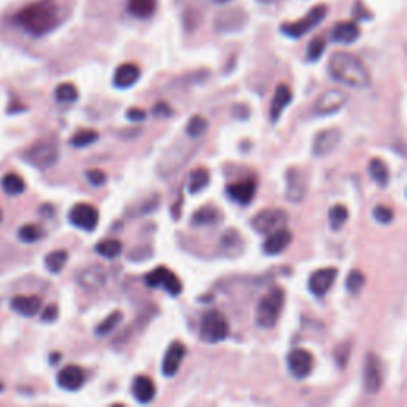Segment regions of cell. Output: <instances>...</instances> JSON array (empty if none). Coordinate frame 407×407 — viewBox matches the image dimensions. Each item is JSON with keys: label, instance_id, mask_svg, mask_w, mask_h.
Returning <instances> with one entry per match:
<instances>
[{"label": "cell", "instance_id": "obj_1", "mask_svg": "<svg viewBox=\"0 0 407 407\" xmlns=\"http://www.w3.org/2000/svg\"><path fill=\"white\" fill-rule=\"evenodd\" d=\"M13 24L34 38L48 36L61 24L59 5L56 0H36L13 16Z\"/></svg>", "mask_w": 407, "mask_h": 407}, {"label": "cell", "instance_id": "obj_2", "mask_svg": "<svg viewBox=\"0 0 407 407\" xmlns=\"http://www.w3.org/2000/svg\"><path fill=\"white\" fill-rule=\"evenodd\" d=\"M331 77L348 88L364 89L371 84V75L363 61L350 53H334L330 59Z\"/></svg>", "mask_w": 407, "mask_h": 407}, {"label": "cell", "instance_id": "obj_3", "mask_svg": "<svg viewBox=\"0 0 407 407\" xmlns=\"http://www.w3.org/2000/svg\"><path fill=\"white\" fill-rule=\"evenodd\" d=\"M285 291L275 286L262 297L256 307V323L262 330H271L279 322L280 313L283 311Z\"/></svg>", "mask_w": 407, "mask_h": 407}, {"label": "cell", "instance_id": "obj_4", "mask_svg": "<svg viewBox=\"0 0 407 407\" xmlns=\"http://www.w3.org/2000/svg\"><path fill=\"white\" fill-rule=\"evenodd\" d=\"M200 339L207 343H218L229 336V323L225 315L218 311L204 313L199 326Z\"/></svg>", "mask_w": 407, "mask_h": 407}, {"label": "cell", "instance_id": "obj_5", "mask_svg": "<svg viewBox=\"0 0 407 407\" xmlns=\"http://www.w3.org/2000/svg\"><path fill=\"white\" fill-rule=\"evenodd\" d=\"M326 15H328V8H326L325 5H317V7H313L299 21L286 22V24L280 26V32L290 38H301L306 36V34L313 31L318 24H322Z\"/></svg>", "mask_w": 407, "mask_h": 407}, {"label": "cell", "instance_id": "obj_6", "mask_svg": "<svg viewBox=\"0 0 407 407\" xmlns=\"http://www.w3.org/2000/svg\"><path fill=\"white\" fill-rule=\"evenodd\" d=\"M24 159L29 164H32L34 168L50 169L59 159V150H57L54 142L42 140L29 148L24 153Z\"/></svg>", "mask_w": 407, "mask_h": 407}, {"label": "cell", "instance_id": "obj_7", "mask_svg": "<svg viewBox=\"0 0 407 407\" xmlns=\"http://www.w3.org/2000/svg\"><path fill=\"white\" fill-rule=\"evenodd\" d=\"M145 283L151 288H164L170 296H180L183 290L180 279L165 266H159L147 274Z\"/></svg>", "mask_w": 407, "mask_h": 407}, {"label": "cell", "instance_id": "obj_8", "mask_svg": "<svg viewBox=\"0 0 407 407\" xmlns=\"http://www.w3.org/2000/svg\"><path fill=\"white\" fill-rule=\"evenodd\" d=\"M68 221L82 231L91 232L99 225V210L91 204L80 202L68 212Z\"/></svg>", "mask_w": 407, "mask_h": 407}, {"label": "cell", "instance_id": "obj_9", "mask_svg": "<svg viewBox=\"0 0 407 407\" xmlns=\"http://www.w3.org/2000/svg\"><path fill=\"white\" fill-rule=\"evenodd\" d=\"M288 223V214L283 209H265L258 214L251 225L260 234H271L275 229L285 228Z\"/></svg>", "mask_w": 407, "mask_h": 407}, {"label": "cell", "instance_id": "obj_10", "mask_svg": "<svg viewBox=\"0 0 407 407\" xmlns=\"http://www.w3.org/2000/svg\"><path fill=\"white\" fill-rule=\"evenodd\" d=\"M286 364H288L290 374L295 379H306L311 376L315 360L313 355L306 348H293L286 357Z\"/></svg>", "mask_w": 407, "mask_h": 407}, {"label": "cell", "instance_id": "obj_11", "mask_svg": "<svg viewBox=\"0 0 407 407\" xmlns=\"http://www.w3.org/2000/svg\"><path fill=\"white\" fill-rule=\"evenodd\" d=\"M382 385H383V376H382L380 361L374 353H368L364 358V366H363L364 392L369 394H376L380 392Z\"/></svg>", "mask_w": 407, "mask_h": 407}, {"label": "cell", "instance_id": "obj_12", "mask_svg": "<svg viewBox=\"0 0 407 407\" xmlns=\"http://www.w3.org/2000/svg\"><path fill=\"white\" fill-rule=\"evenodd\" d=\"M348 101V96L341 89H328L318 97L315 102L313 110L320 117H328V114H334L346 107Z\"/></svg>", "mask_w": 407, "mask_h": 407}, {"label": "cell", "instance_id": "obj_13", "mask_svg": "<svg viewBox=\"0 0 407 407\" xmlns=\"http://www.w3.org/2000/svg\"><path fill=\"white\" fill-rule=\"evenodd\" d=\"M249 16L244 10L239 8H229L221 11L215 18V29L221 34H232L244 29L246 24Z\"/></svg>", "mask_w": 407, "mask_h": 407}, {"label": "cell", "instance_id": "obj_14", "mask_svg": "<svg viewBox=\"0 0 407 407\" xmlns=\"http://www.w3.org/2000/svg\"><path fill=\"white\" fill-rule=\"evenodd\" d=\"M307 193V182L302 172L296 168L286 170V199L293 204H301Z\"/></svg>", "mask_w": 407, "mask_h": 407}, {"label": "cell", "instance_id": "obj_15", "mask_svg": "<svg viewBox=\"0 0 407 407\" xmlns=\"http://www.w3.org/2000/svg\"><path fill=\"white\" fill-rule=\"evenodd\" d=\"M341 139H342L341 129L328 128V129L320 131V133L315 135V140L312 145L313 156H326V154H330L337 145H339Z\"/></svg>", "mask_w": 407, "mask_h": 407}, {"label": "cell", "instance_id": "obj_16", "mask_svg": "<svg viewBox=\"0 0 407 407\" xmlns=\"http://www.w3.org/2000/svg\"><path fill=\"white\" fill-rule=\"evenodd\" d=\"M337 269L336 267H323L320 271H315L311 279H309V290L311 293L317 297H323L328 293L330 288L334 285V280L337 277Z\"/></svg>", "mask_w": 407, "mask_h": 407}, {"label": "cell", "instance_id": "obj_17", "mask_svg": "<svg viewBox=\"0 0 407 407\" xmlns=\"http://www.w3.org/2000/svg\"><path fill=\"white\" fill-rule=\"evenodd\" d=\"M86 374L84 371L75 364H68L66 368H62L57 372L56 382L62 390L66 392H77V390L82 388L84 385Z\"/></svg>", "mask_w": 407, "mask_h": 407}, {"label": "cell", "instance_id": "obj_18", "mask_svg": "<svg viewBox=\"0 0 407 407\" xmlns=\"http://www.w3.org/2000/svg\"><path fill=\"white\" fill-rule=\"evenodd\" d=\"M185 357H186L185 343L180 341L172 342L163 358V374L165 377H174L177 372H179Z\"/></svg>", "mask_w": 407, "mask_h": 407}, {"label": "cell", "instance_id": "obj_19", "mask_svg": "<svg viewBox=\"0 0 407 407\" xmlns=\"http://www.w3.org/2000/svg\"><path fill=\"white\" fill-rule=\"evenodd\" d=\"M291 240H293V234H291L286 228L275 229L274 232L269 234L265 245H262V251L269 256L280 255L282 251L288 249Z\"/></svg>", "mask_w": 407, "mask_h": 407}, {"label": "cell", "instance_id": "obj_20", "mask_svg": "<svg viewBox=\"0 0 407 407\" xmlns=\"http://www.w3.org/2000/svg\"><path fill=\"white\" fill-rule=\"evenodd\" d=\"M78 283L86 291H97L105 285L107 272L101 266H89L78 274Z\"/></svg>", "mask_w": 407, "mask_h": 407}, {"label": "cell", "instance_id": "obj_21", "mask_svg": "<svg viewBox=\"0 0 407 407\" xmlns=\"http://www.w3.org/2000/svg\"><path fill=\"white\" fill-rule=\"evenodd\" d=\"M140 68L133 62H126L119 66L113 73V86L118 89H128L139 82Z\"/></svg>", "mask_w": 407, "mask_h": 407}, {"label": "cell", "instance_id": "obj_22", "mask_svg": "<svg viewBox=\"0 0 407 407\" xmlns=\"http://www.w3.org/2000/svg\"><path fill=\"white\" fill-rule=\"evenodd\" d=\"M226 193H228V196L234 200V202L246 205V204H250L255 198L256 183L253 180H242L237 183H231V185L226 186Z\"/></svg>", "mask_w": 407, "mask_h": 407}, {"label": "cell", "instance_id": "obj_23", "mask_svg": "<svg viewBox=\"0 0 407 407\" xmlns=\"http://www.w3.org/2000/svg\"><path fill=\"white\" fill-rule=\"evenodd\" d=\"M131 390H133V397L140 404H150L156 397V385L148 376H137Z\"/></svg>", "mask_w": 407, "mask_h": 407}, {"label": "cell", "instance_id": "obj_24", "mask_svg": "<svg viewBox=\"0 0 407 407\" xmlns=\"http://www.w3.org/2000/svg\"><path fill=\"white\" fill-rule=\"evenodd\" d=\"M291 99H293V93H291L288 84H279L277 89H275V94L272 97V104H271V121L277 123L280 117L286 107L290 105Z\"/></svg>", "mask_w": 407, "mask_h": 407}, {"label": "cell", "instance_id": "obj_25", "mask_svg": "<svg viewBox=\"0 0 407 407\" xmlns=\"http://www.w3.org/2000/svg\"><path fill=\"white\" fill-rule=\"evenodd\" d=\"M331 38H332V42H336V43L350 45L360 38V27L357 22H353V21L337 22L331 32Z\"/></svg>", "mask_w": 407, "mask_h": 407}, {"label": "cell", "instance_id": "obj_26", "mask_svg": "<svg viewBox=\"0 0 407 407\" xmlns=\"http://www.w3.org/2000/svg\"><path fill=\"white\" fill-rule=\"evenodd\" d=\"M11 309L22 317H36L42 309V299L38 296H16L11 299Z\"/></svg>", "mask_w": 407, "mask_h": 407}, {"label": "cell", "instance_id": "obj_27", "mask_svg": "<svg viewBox=\"0 0 407 407\" xmlns=\"http://www.w3.org/2000/svg\"><path fill=\"white\" fill-rule=\"evenodd\" d=\"M156 0H128V11L137 20H148L156 13Z\"/></svg>", "mask_w": 407, "mask_h": 407}, {"label": "cell", "instance_id": "obj_28", "mask_svg": "<svg viewBox=\"0 0 407 407\" xmlns=\"http://www.w3.org/2000/svg\"><path fill=\"white\" fill-rule=\"evenodd\" d=\"M0 186H2V191L8 194V196H20L26 190V182L21 175L15 174V172H8L0 180Z\"/></svg>", "mask_w": 407, "mask_h": 407}, {"label": "cell", "instance_id": "obj_29", "mask_svg": "<svg viewBox=\"0 0 407 407\" xmlns=\"http://www.w3.org/2000/svg\"><path fill=\"white\" fill-rule=\"evenodd\" d=\"M368 170L372 177V180H374L379 186H387L388 182H390V172L387 164L382 161L379 158H374L371 159L369 164H368Z\"/></svg>", "mask_w": 407, "mask_h": 407}, {"label": "cell", "instance_id": "obj_30", "mask_svg": "<svg viewBox=\"0 0 407 407\" xmlns=\"http://www.w3.org/2000/svg\"><path fill=\"white\" fill-rule=\"evenodd\" d=\"M210 182V172L205 168H198L191 172L190 179H188V191L196 194L200 190H204Z\"/></svg>", "mask_w": 407, "mask_h": 407}, {"label": "cell", "instance_id": "obj_31", "mask_svg": "<svg viewBox=\"0 0 407 407\" xmlns=\"http://www.w3.org/2000/svg\"><path fill=\"white\" fill-rule=\"evenodd\" d=\"M68 260V253L66 250H54L45 258V266H47L51 274H59L64 269Z\"/></svg>", "mask_w": 407, "mask_h": 407}, {"label": "cell", "instance_id": "obj_32", "mask_svg": "<svg viewBox=\"0 0 407 407\" xmlns=\"http://www.w3.org/2000/svg\"><path fill=\"white\" fill-rule=\"evenodd\" d=\"M218 221V210L214 205H205L199 210L194 212L193 215V225L196 226H209Z\"/></svg>", "mask_w": 407, "mask_h": 407}, {"label": "cell", "instance_id": "obj_33", "mask_svg": "<svg viewBox=\"0 0 407 407\" xmlns=\"http://www.w3.org/2000/svg\"><path fill=\"white\" fill-rule=\"evenodd\" d=\"M96 251L101 256L107 258V260H114V258L121 255L123 245H121V242H119V240L107 239V240H102V242L96 245Z\"/></svg>", "mask_w": 407, "mask_h": 407}, {"label": "cell", "instance_id": "obj_34", "mask_svg": "<svg viewBox=\"0 0 407 407\" xmlns=\"http://www.w3.org/2000/svg\"><path fill=\"white\" fill-rule=\"evenodd\" d=\"M54 97L61 104H72L78 99V89L75 84L72 83H61L54 89Z\"/></svg>", "mask_w": 407, "mask_h": 407}, {"label": "cell", "instance_id": "obj_35", "mask_svg": "<svg viewBox=\"0 0 407 407\" xmlns=\"http://www.w3.org/2000/svg\"><path fill=\"white\" fill-rule=\"evenodd\" d=\"M330 226L334 231H339V229L346 225L348 220V209L342 204H336L330 209Z\"/></svg>", "mask_w": 407, "mask_h": 407}, {"label": "cell", "instance_id": "obj_36", "mask_svg": "<svg viewBox=\"0 0 407 407\" xmlns=\"http://www.w3.org/2000/svg\"><path fill=\"white\" fill-rule=\"evenodd\" d=\"M221 249L226 251V253H236L240 249H242V237L236 231V229H229L221 237Z\"/></svg>", "mask_w": 407, "mask_h": 407}, {"label": "cell", "instance_id": "obj_37", "mask_svg": "<svg viewBox=\"0 0 407 407\" xmlns=\"http://www.w3.org/2000/svg\"><path fill=\"white\" fill-rule=\"evenodd\" d=\"M43 236H45L43 229L38 225H32V223L31 225L21 226L18 231V237L21 242H24V244H36L40 239H43Z\"/></svg>", "mask_w": 407, "mask_h": 407}, {"label": "cell", "instance_id": "obj_38", "mask_svg": "<svg viewBox=\"0 0 407 407\" xmlns=\"http://www.w3.org/2000/svg\"><path fill=\"white\" fill-rule=\"evenodd\" d=\"M123 322V313L117 311V312H113L108 315V317L102 322L101 325H97V328H96V334L97 336H107V334H110V332H113L114 330L118 328L119 323Z\"/></svg>", "mask_w": 407, "mask_h": 407}, {"label": "cell", "instance_id": "obj_39", "mask_svg": "<svg viewBox=\"0 0 407 407\" xmlns=\"http://www.w3.org/2000/svg\"><path fill=\"white\" fill-rule=\"evenodd\" d=\"M205 131H207V119L199 117V114L193 117L186 124V135L194 140L200 139L205 134Z\"/></svg>", "mask_w": 407, "mask_h": 407}, {"label": "cell", "instance_id": "obj_40", "mask_svg": "<svg viewBox=\"0 0 407 407\" xmlns=\"http://www.w3.org/2000/svg\"><path fill=\"white\" fill-rule=\"evenodd\" d=\"M99 139V134L96 133L93 129H83V131H78V133L72 137L71 143L73 147L77 148H83V147H88V145H93V143Z\"/></svg>", "mask_w": 407, "mask_h": 407}, {"label": "cell", "instance_id": "obj_41", "mask_svg": "<svg viewBox=\"0 0 407 407\" xmlns=\"http://www.w3.org/2000/svg\"><path fill=\"white\" fill-rule=\"evenodd\" d=\"M326 50V42L323 37H315L313 40H311V43H309L307 47V61L309 62H317L320 57L323 56Z\"/></svg>", "mask_w": 407, "mask_h": 407}, {"label": "cell", "instance_id": "obj_42", "mask_svg": "<svg viewBox=\"0 0 407 407\" xmlns=\"http://www.w3.org/2000/svg\"><path fill=\"white\" fill-rule=\"evenodd\" d=\"M366 283V277H364V274L361 272V271H352L350 274H348V277H347V290L350 291L352 295H357L361 291V288H363Z\"/></svg>", "mask_w": 407, "mask_h": 407}, {"label": "cell", "instance_id": "obj_43", "mask_svg": "<svg viewBox=\"0 0 407 407\" xmlns=\"http://www.w3.org/2000/svg\"><path fill=\"white\" fill-rule=\"evenodd\" d=\"M372 216H374V220L377 223H380V225H388V223H392L393 221V218H394V214H393V210L387 207V205H377V207H374V210H372Z\"/></svg>", "mask_w": 407, "mask_h": 407}, {"label": "cell", "instance_id": "obj_44", "mask_svg": "<svg viewBox=\"0 0 407 407\" xmlns=\"http://www.w3.org/2000/svg\"><path fill=\"white\" fill-rule=\"evenodd\" d=\"M86 179H88V182L93 186H102L107 182V175L105 172H102L99 169H91L86 172Z\"/></svg>", "mask_w": 407, "mask_h": 407}, {"label": "cell", "instance_id": "obj_45", "mask_svg": "<svg viewBox=\"0 0 407 407\" xmlns=\"http://www.w3.org/2000/svg\"><path fill=\"white\" fill-rule=\"evenodd\" d=\"M59 317V309H57L56 304H50V306L45 307V311L42 313V322L45 323H53Z\"/></svg>", "mask_w": 407, "mask_h": 407}, {"label": "cell", "instance_id": "obj_46", "mask_svg": "<svg viewBox=\"0 0 407 407\" xmlns=\"http://www.w3.org/2000/svg\"><path fill=\"white\" fill-rule=\"evenodd\" d=\"M172 113L174 112H172V108L168 102H158V104L153 107V114L158 118H169L172 117Z\"/></svg>", "mask_w": 407, "mask_h": 407}, {"label": "cell", "instance_id": "obj_47", "mask_svg": "<svg viewBox=\"0 0 407 407\" xmlns=\"http://www.w3.org/2000/svg\"><path fill=\"white\" fill-rule=\"evenodd\" d=\"M126 117H128L131 121H143L147 118V112L142 110V108H129L126 112Z\"/></svg>", "mask_w": 407, "mask_h": 407}, {"label": "cell", "instance_id": "obj_48", "mask_svg": "<svg viewBox=\"0 0 407 407\" xmlns=\"http://www.w3.org/2000/svg\"><path fill=\"white\" fill-rule=\"evenodd\" d=\"M214 2H216V3H229L231 0H214Z\"/></svg>", "mask_w": 407, "mask_h": 407}, {"label": "cell", "instance_id": "obj_49", "mask_svg": "<svg viewBox=\"0 0 407 407\" xmlns=\"http://www.w3.org/2000/svg\"><path fill=\"white\" fill-rule=\"evenodd\" d=\"M260 2H262V3H269V2H272V0H260Z\"/></svg>", "mask_w": 407, "mask_h": 407}, {"label": "cell", "instance_id": "obj_50", "mask_svg": "<svg viewBox=\"0 0 407 407\" xmlns=\"http://www.w3.org/2000/svg\"><path fill=\"white\" fill-rule=\"evenodd\" d=\"M0 221H2V212H0Z\"/></svg>", "mask_w": 407, "mask_h": 407}, {"label": "cell", "instance_id": "obj_51", "mask_svg": "<svg viewBox=\"0 0 407 407\" xmlns=\"http://www.w3.org/2000/svg\"><path fill=\"white\" fill-rule=\"evenodd\" d=\"M2 388H3V387H2V383H0V392H2Z\"/></svg>", "mask_w": 407, "mask_h": 407}]
</instances>
